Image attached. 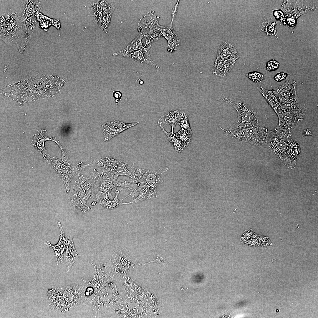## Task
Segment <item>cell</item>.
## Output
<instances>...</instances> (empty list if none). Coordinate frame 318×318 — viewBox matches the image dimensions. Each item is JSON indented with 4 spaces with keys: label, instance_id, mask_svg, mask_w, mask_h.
<instances>
[{
    "label": "cell",
    "instance_id": "obj_1",
    "mask_svg": "<svg viewBox=\"0 0 318 318\" xmlns=\"http://www.w3.org/2000/svg\"><path fill=\"white\" fill-rule=\"evenodd\" d=\"M95 273L88 280L94 292L91 299L92 317H112L114 310L122 298L106 264L93 262Z\"/></svg>",
    "mask_w": 318,
    "mask_h": 318
},
{
    "label": "cell",
    "instance_id": "obj_2",
    "mask_svg": "<svg viewBox=\"0 0 318 318\" xmlns=\"http://www.w3.org/2000/svg\"><path fill=\"white\" fill-rule=\"evenodd\" d=\"M84 168L82 166L77 172L68 194L72 206L86 213L92 209L88 205L87 201L93 196L94 186L97 181L99 172L97 170L94 169L91 175H87Z\"/></svg>",
    "mask_w": 318,
    "mask_h": 318
},
{
    "label": "cell",
    "instance_id": "obj_3",
    "mask_svg": "<svg viewBox=\"0 0 318 318\" xmlns=\"http://www.w3.org/2000/svg\"><path fill=\"white\" fill-rule=\"evenodd\" d=\"M80 282L64 286H56L67 302L70 313L80 312L92 314L91 299L94 289L88 280L81 278Z\"/></svg>",
    "mask_w": 318,
    "mask_h": 318
},
{
    "label": "cell",
    "instance_id": "obj_4",
    "mask_svg": "<svg viewBox=\"0 0 318 318\" xmlns=\"http://www.w3.org/2000/svg\"><path fill=\"white\" fill-rule=\"evenodd\" d=\"M25 34L23 21L17 12L8 9L1 13L0 37L6 44L19 46L24 40Z\"/></svg>",
    "mask_w": 318,
    "mask_h": 318
},
{
    "label": "cell",
    "instance_id": "obj_5",
    "mask_svg": "<svg viewBox=\"0 0 318 318\" xmlns=\"http://www.w3.org/2000/svg\"><path fill=\"white\" fill-rule=\"evenodd\" d=\"M217 99L218 100L230 105L237 112L238 116L236 121L229 128L234 129L259 125L257 112L243 97L220 95Z\"/></svg>",
    "mask_w": 318,
    "mask_h": 318
},
{
    "label": "cell",
    "instance_id": "obj_6",
    "mask_svg": "<svg viewBox=\"0 0 318 318\" xmlns=\"http://www.w3.org/2000/svg\"><path fill=\"white\" fill-rule=\"evenodd\" d=\"M220 127L227 140H234L263 148L268 130L260 125L226 129Z\"/></svg>",
    "mask_w": 318,
    "mask_h": 318
},
{
    "label": "cell",
    "instance_id": "obj_7",
    "mask_svg": "<svg viewBox=\"0 0 318 318\" xmlns=\"http://www.w3.org/2000/svg\"><path fill=\"white\" fill-rule=\"evenodd\" d=\"M118 178L108 172L102 171L100 173H99L97 181L99 182V185L97 188L95 190L91 206L98 204L100 200L104 197L110 196L113 198L111 191L117 187H125L127 190H132V191L139 187L138 183H134L130 180L119 181Z\"/></svg>",
    "mask_w": 318,
    "mask_h": 318
},
{
    "label": "cell",
    "instance_id": "obj_8",
    "mask_svg": "<svg viewBox=\"0 0 318 318\" xmlns=\"http://www.w3.org/2000/svg\"><path fill=\"white\" fill-rule=\"evenodd\" d=\"M138 265H140V263L132 259L127 249L125 248L115 251L107 264L109 270L117 286L122 284L128 272Z\"/></svg>",
    "mask_w": 318,
    "mask_h": 318
},
{
    "label": "cell",
    "instance_id": "obj_9",
    "mask_svg": "<svg viewBox=\"0 0 318 318\" xmlns=\"http://www.w3.org/2000/svg\"><path fill=\"white\" fill-rule=\"evenodd\" d=\"M119 290L123 299L137 302L151 311L153 295L143 286L126 277Z\"/></svg>",
    "mask_w": 318,
    "mask_h": 318
},
{
    "label": "cell",
    "instance_id": "obj_10",
    "mask_svg": "<svg viewBox=\"0 0 318 318\" xmlns=\"http://www.w3.org/2000/svg\"><path fill=\"white\" fill-rule=\"evenodd\" d=\"M160 17L154 14L151 11L145 14L139 19L137 26L139 33L144 36L145 40L142 42L143 46L147 47L157 40L161 36L162 26L159 24Z\"/></svg>",
    "mask_w": 318,
    "mask_h": 318
},
{
    "label": "cell",
    "instance_id": "obj_11",
    "mask_svg": "<svg viewBox=\"0 0 318 318\" xmlns=\"http://www.w3.org/2000/svg\"><path fill=\"white\" fill-rule=\"evenodd\" d=\"M290 137L275 130L268 131L263 148L271 151L280 160L286 164L289 163L292 160L288 153L287 147Z\"/></svg>",
    "mask_w": 318,
    "mask_h": 318
},
{
    "label": "cell",
    "instance_id": "obj_12",
    "mask_svg": "<svg viewBox=\"0 0 318 318\" xmlns=\"http://www.w3.org/2000/svg\"><path fill=\"white\" fill-rule=\"evenodd\" d=\"M150 311L140 303L123 299L115 309L112 317L148 318Z\"/></svg>",
    "mask_w": 318,
    "mask_h": 318
},
{
    "label": "cell",
    "instance_id": "obj_13",
    "mask_svg": "<svg viewBox=\"0 0 318 318\" xmlns=\"http://www.w3.org/2000/svg\"><path fill=\"white\" fill-rule=\"evenodd\" d=\"M49 162L51 167L56 171L57 177L63 183L66 193H68L74 176L83 163L80 162L74 166L65 165L54 158H50Z\"/></svg>",
    "mask_w": 318,
    "mask_h": 318
},
{
    "label": "cell",
    "instance_id": "obj_14",
    "mask_svg": "<svg viewBox=\"0 0 318 318\" xmlns=\"http://www.w3.org/2000/svg\"><path fill=\"white\" fill-rule=\"evenodd\" d=\"M281 118L274 128L278 131L292 136V131L304 118L306 113L295 110H282Z\"/></svg>",
    "mask_w": 318,
    "mask_h": 318
},
{
    "label": "cell",
    "instance_id": "obj_15",
    "mask_svg": "<svg viewBox=\"0 0 318 318\" xmlns=\"http://www.w3.org/2000/svg\"><path fill=\"white\" fill-rule=\"evenodd\" d=\"M46 300L48 309L57 314L70 313L67 302L56 286H52L47 292Z\"/></svg>",
    "mask_w": 318,
    "mask_h": 318
},
{
    "label": "cell",
    "instance_id": "obj_16",
    "mask_svg": "<svg viewBox=\"0 0 318 318\" xmlns=\"http://www.w3.org/2000/svg\"><path fill=\"white\" fill-rule=\"evenodd\" d=\"M139 123V122L125 123L118 120L104 123L102 126L104 140L108 141L121 132Z\"/></svg>",
    "mask_w": 318,
    "mask_h": 318
},
{
    "label": "cell",
    "instance_id": "obj_17",
    "mask_svg": "<svg viewBox=\"0 0 318 318\" xmlns=\"http://www.w3.org/2000/svg\"><path fill=\"white\" fill-rule=\"evenodd\" d=\"M135 168L140 173L142 178L143 179V185L147 186L156 190L157 184L168 170V168L167 167L153 171L135 167Z\"/></svg>",
    "mask_w": 318,
    "mask_h": 318
},
{
    "label": "cell",
    "instance_id": "obj_18",
    "mask_svg": "<svg viewBox=\"0 0 318 318\" xmlns=\"http://www.w3.org/2000/svg\"><path fill=\"white\" fill-rule=\"evenodd\" d=\"M170 23L165 26H162L161 30V36L167 41V50L173 52L177 50L180 45V40L176 33L173 29V22L174 17H172Z\"/></svg>",
    "mask_w": 318,
    "mask_h": 318
},
{
    "label": "cell",
    "instance_id": "obj_19",
    "mask_svg": "<svg viewBox=\"0 0 318 318\" xmlns=\"http://www.w3.org/2000/svg\"><path fill=\"white\" fill-rule=\"evenodd\" d=\"M282 110H295L306 113L307 109L305 104L300 100L297 95L285 97H276Z\"/></svg>",
    "mask_w": 318,
    "mask_h": 318
},
{
    "label": "cell",
    "instance_id": "obj_20",
    "mask_svg": "<svg viewBox=\"0 0 318 318\" xmlns=\"http://www.w3.org/2000/svg\"><path fill=\"white\" fill-rule=\"evenodd\" d=\"M65 238L66 273L68 274L74 264L77 261L79 256L74 246L73 236L69 233H67Z\"/></svg>",
    "mask_w": 318,
    "mask_h": 318
},
{
    "label": "cell",
    "instance_id": "obj_21",
    "mask_svg": "<svg viewBox=\"0 0 318 318\" xmlns=\"http://www.w3.org/2000/svg\"><path fill=\"white\" fill-rule=\"evenodd\" d=\"M58 224L59 228L60 234L59 240L57 243L55 245H53L48 241L44 243V244L47 247L51 248L54 250L56 259L55 265L56 266H58L63 261V254L66 246V238L64 231L61 223L58 222Z\"/></svg>",
    "mask_w": 318,
    "mask_h": 318
},
{
    "label": "cell",
    "instance_id": "obj_22",
    "mask_svg": "<svg viewBox=\"0 0 318 318\" xmlns=\"http://www.w3.org/2000/svg\"><path fill=\"white\" fill-rule=\"evenodd\" d=\"M130 165L127 163L120 161L118 166L111 173L117 177L123 175L127 176L130 178L131 182L137 183L142 178L140 173L135 168V167L131 165V170L128 168Z\"/></svg>",
    "mask_w": 318,
    "mask_h": 318
},
{
    "label": "cell",
    "instance_id": "obj_23",
    "mask_svg": "<svg viewBox=\"0 0 318 318\" xmlns=\"http://www.w3.org/2000/svg\"><path fill=\"white\" fill-rule=\"evenodd\" d=\"M120 160L116 159L110 156H103L94 160L91 163L83 164V167L96 165L101 168L102 171L111 173L120 163Z\"/></svg>",
    "mask_w": 318,
    "mask_h": 318
},
{
    "label": "cell",
    "instance_id": "obj_24",
    "mask_svg": "<svg viewBox=\"0 0 318 318\" xmlns=\"http://www.w3.org/2000/svg\"><path fill=\"white\" fill-rule=\"evenodd\" d=\"M276 97H285L297 95L296 82L291 77L271 90Z\"/></svg>",
    "mask_w": 318,
    "mask_h": 318
},
{
    "label": "cell",
    "instance_id": "obj_25",
    "mask_svg": "<svg viewBox=\"0 0 318 318\" xmlns=\"http://www.w3.org/2000/svg\"><path fill=\"white\" fill-rule=\"evenodd\" d=\"M239 57L236 48L228 42L224 41L219 45L216 59L237 61Z\"/></svg>",
    "mask_w": 318,
    "mask_h": 318
},
{
    "label": "cell",
    "instance_id": "obj_26",
    "mask_svg": "<svg viewBox=\"0 0 318 318\" xmlns=\"http://www.w3.org/2000/svg\"><path fill=\"white\" fill-rule=\"evenodd\" d=\"M236 60L216 59L212 69L214 74L220 77L227 76L231 71Z\"/></svg>",
    "mask_w": 318,
    "mask_h": 318
},
{
    "label": "cell",
    "instance_id": "obj_27",
    "mask_svg": "<svg viewBox=\"0 0 318 318\" xmlns=\"http://www.w3.org/2000/svg\"><path fill=\"white\" fill-rule=\"evenodd\" d=\"M257 88L275 111L278 119H280L282 116L283 111L278 99L272 91L266 90L261 86H258Z\"/></svg>",
    "mask_w": 318,
    "mask_h": 318
},
{
    "label": "cell",
    "instance_id": "obj_28",
    "mask_svg": "<svg viewBox=\"0 0 318 318\" xmlns=\"http://www.w3.org/2000/svg\"><path fill=\"white\" fill-rule=\"evenodd\" d=\"M183 111L176 110L169 111L161 116L158 119V123L159 126L168 124L171 127V131L173 132L174 127L178 123Z\"/></svg>",
    "mask_w": 318,
    "mask_h": 318
},
{
    "label": "cell",
    "instance_id": "obj_29",
    "mask_svg": "<svg viewBox=\"0 0 318 318\" xmlns=\"http://www.w3.org/2000/svg\"><path fill=\"white\" fill-rule=\"evenodd\" d=\"M102 29L105 33L108 32V28L110 22L111 17L115 9V6L110 2L102 0Z\"/></svg>",
    "mask_w": 318,
    "mask_h": 318
},
{
    "label": "cell",
    "instance_id": "obj_30",
    "mask_svg": "<svg viewBox=\"0 0 318 318\" xmlns=\"http://www.w3.org/2000/svg\"><path fill=\"white\" fill-rule=\"evenodd\" d=\"M144 38L143 34L139 33L137 37L126 47L122 50L113 53V55L123 57L126 54L140 49L143 46L142 40Z\"/></svg>",
    "mask_w": 318,
    "mask_h": 318
},
{
    "label": "cell",
    "instance_id": "obj_31",
    "mask_svg": "<svg viewBox=\"0 0 318 318\" xmlns=\"http://www.w3.org/2000/svg\"><path fill=\"white\" fill-rule=\"evenodd\" d=\"M114 192L115 196L112 200L110 199L109 196H105L100 200L98 203V204H100L108 209H112L117 208L120 206L126 204H130V202L124 203L122 200L125 198L119 200L118 199V196L119 194V191L115 189Z\"/></svg>",
    "mask_w": 318,
    "mask_h": 318
},
{
    "label": "cell",
    "instance_id": "obj_32",
    "mask_svg": "<svg viewBox=\"0 0 318 318\" xmlns=\"http://www.w3.org/2000/svg\"><path fill=\"white\" fill-rule=\"evenodd\" d=\"M138 195L130 202V204H134L141 201L149 199L157 198V195L156 191L149 187L143 185L139 188Z\"/></svg>",
    "mask_w": 318,
    "mask_h": 318
},
{
    "label": "cell",
    "instance_id": "obj_33",
    "mask_svg": "<svg viewBox=\"0 0 318 318\" xmlns=\"http://www.w3.org/2000/svg\"><path fill=\"white\" fill-rule=\"evenodd\" d=\"M160 127L166 136L168 140L170 142L176 152L180 153L186 148L182 142L176 137L174 132L171 131L170 132H168L165 130L163 126Z\"/></svg>",
    "mask_w": 318,
    "mask_h": 318
},
{
    "label": "cell",
    "instance_id": "obj_34",
    "mask_svg": "<svg viewBox=\"0 0 318 318\" xmlns=\"http://www.w3.org/2000/svg\"><path fill=\"white\" fill-rule=\"evenodd\" d=\"M93 4L92 7L93 10L92 17L94 21L97 23L99 27L102 29V9L101 1H98Z\"/></svg>",
    "mask_w": 318,
    "mask_h": 318
},
{
    "label": "cell",
    "instance_id": "obj_35",
    "mask_svg": "<svg viewBox=\"0 0 318 318\" xmlns=\"http://www.w3.org/2000/svg\"><path fill=\"white\" fill-rule=\"evenodd\" d=\"M123 57L134 60L140 63H145L154 67L153 65L146 58L142 48L126 54L124 55Z\"/></svg>",
    "mask_w": 318,
    "mask_h": 318
},
{
    "label": "cell",
    "instance_id": "obj_36",
    "mask_svg": "<svg viewBox=\"0 0 318 318\" xmlns=\"http://www.w3.org/2000/svg\"><path fill=\"white\" fill-rule=\"evenodd\" d=\"M192 134V131L180 129L175 135L186 148L191 142Z\"/></svg>",
    "mask_w": 318,
    "mask_h": 318
},
{
    "label": "cell",
    "instance_id": "obj_37",
    "mask_svg": "<svg viewBox=\"0 0 318 318\" xmlns=\"http://www.w3.org/2000/svg\"><path fill=\"white\" fill-rule=\"evenodd\" d=\"M287 149L288 154L290 157L294 155V158H297L300 153V147L299 143L292 138L289 140Z\"/></svg>",
    "mask_w": 318,
    "mask_h": 318
},
{
    "label": "cell",
    "instance_id": "obj_38",
    "mask_svg": "<svg viewBox=\"0 0 318 318\" xmlns=\"http://www.w3.org/2000/svg\"><path fill=\"white\" fill-rule=\"evenodd\" d=\"M246 76L254 83H258L264 80L266 75L256 71L251 72L245 74Z\"/></svg>",
    "mask_w": 318,
    "mask_h": 318
},
{
    "label": "cell",
    "instance_id": "obj_39",
    "mask_svg": "<svg viewBox=\"0 0 318 318\" xmlns=\"http://www.w3.org/2000/svg\"><path fill=\"white\" fill-rule=\"evenodd\" d=\"M178 124L180 127V129L192 131L190 125L189 116L183 111Z\"/></svg>",
    "mask_w": 318,
    "mask_h": 318
},
{
    "label": "cell",
    "instance_id": "obj_40",
    "mask_svg": "<svg viewBox=\"0 0 318 318\" xmlns=\"http://www.w3.org/2000/svg\"><path fill=\"white\" fill-rule=\"evenodd\" d=\"M279 67V63L275 60H271L268 62L266 64L265 69L268 72L274 71L277 69Z\"/></svg>",
    "mask_w": 318,
    "mask_h": 318
},
{
    "label": "cell",
    "instance_id": "obj_41",
    "mask_svg": "<svg viewBox=\"0 0 318 318\" xmlns=\"http://www.w3.org/2000/svg\"><path fill=\"white\" fill-rule=\"evenodd\" d=\"M154 262H157L161 264L166 266H167L168 264V262L165 257L163 255L160 254L157 255L151 261L146 263H143V264Z\"/></svg>",
    "mask_w": 318,
    "mask_h": 318
},
{
    "label": "cell",
    "instance_id": "obj_42",
    "mask_svg": "<svg viewBox=\"0 0 318 318\" xmlns=\"http://www.w3.org/2000/svg\"><path fill=\"white\" fill-rule=\"evenodd\" d=\"M288 76V74L287 73L280 72L274 76V79L276 81L280 82L285 80Z\"/></svg>",
    "mask_w": 318,
    "mask_h": 318
},
{
    "label": "cell",
    "instance_id": "obj_43",
    "mask_svg": "<svg viewBox=\"0 0 318 318\" xmlns=\"http://www.w3.org/2000/svg\"><path fill=\"white\" fill-rule=\"evenodd\" d=\"M306 135H310L312 137L314 136L312 131L309 129L308 128L305 129L304 130L302 134V137Z\"/></svg>",
    "mask_w": 318,
    "mask_h": 318
}]
</instances>
